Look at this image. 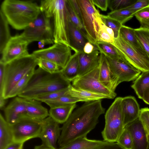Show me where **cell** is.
I'll list each match as a JSON object with an SVG mask.
<instances>
[{
	"mask_svg": "<svg viewBox=\"0 0 149 149\" xmlns=\"http://www.w3.org/2000/svg\"><path fill=\"white\" fill-rule=\"evenodd\" d=\"M105 109L101 100L85 102L72 112L63 124L58 143L60 147L78 138L86 136L98 123L100 116Z\"/></svg>",
	"mask_w": 149,
	"mask_h": 149,
	"instance_id": "obj_1",
	"label": "cell"
},
{
	"mask_svg": "<svg viewBox=\"0 0 149 149\" xmlns=\"http://www.w3.org/2000/svg\"><path fill=\"white\" fill-rule=\"evenodd\" d=\"M71 82L64 77L61 71L51 74L39 67L35 69L27 84L18 96L34 99L52 92L68 88Z\"/></svg>",
	"mask_w": 149,
	"mask_h": 149,
	"instance_id": "obj_2",
	"label": "cell"
},
{
	"mask_svg": "<svg viewBox=\"0 0 149 149\" xmlns=\"http://www.w3.org/2000/svg\"><path fill=\"white\" fill-rule=\"evenodd\" d=\"M0 10L9 24L18 30H24L41 12L40 6L36 3L17 0H4Z\"/></svg>",
	"mask_w": 149,
	"mask_h": 149,
	"instance_id": "obj_3",
	"label": "cell"
},
{
	"mask_svg": "<svg viewBox=\"0 0 149 149\" xmlns=\"http://www.w3.org/2000/svg\"><path fill=\"white\" fill-rule=\"evenodd\" d=\"M66 3V0H42L40 6L41 11L47 17L54 19V43H62L70 47L69 18Z\"/></svg>",
	"mask_w": 149,
	"mask_h": 149,
	"instance_id": "obj_4",
	"label": "cell"
},
{
	"mask_svg": "<svg viewBox=\"0 0 149 149\" xmlns=\"http://www.w3.org/2000/svg\"><path fill=\"white\" fill-rule=\"evenodd\" d=\"M38 60L32 54L14 60L4 65L3 96L7 99L13 87L22 78L35 69Z\"/></svg>",
	"mask_w": 149,
	"mask_h": 149,
	"instance_id": "obj_5",
	"label": "cell"
},
{
	"mask_svg": "<svg viewBox=\"0 0 149 149\" xmlns=\"http://www.w3.org/2000/svg\"><path fill=\"white\" fill-rule=\"evenodd\" d=\"M122 99L121 97H116L106 113L105 127L102 132L105 141L117 142L124 130L121 106Z\"/></svg>",
	"mask_w": 149,
	"mask_h": 149,
	"instance_id": "obj_6",
	"label": "cell"
},
{
	"mask_svg": "<svg viewBox=\"0 0 149 149\" xmlns=\"http://www.w3.org/2000/svg\"><path fill=\"white\" fill-rule=\"evenodd\" d=\"M112 44L120 55L142 72L149 71V57L143 50L131 45L119 33Z\"/></svg>",
	"mask_w": 149,
	"mask_h": 149,
	"instance_id": "obj_7",
	"label": "cell"
},
{
	"mask_svg": "<svg viewBox=\"0 0 149 149\" xmlns=\"http://www.w3.org/2000/svg\"><path fill=\"white\" fill-rule=\"evenodd\" d=\"M50 19L41 11L37 18L26 28L21 34L30 43L44 41L45 44L54 43L53 30Z\"/></svg>",
	"mask_w": 149,
	"mask_h": 149,
	"instance_id": "obj_8",
	"label": "cell"
},
{
	"mask_svg": "<svg viewBox=\"0 0 149 149\" xmlns=\"http://www.w3.org/2000/svg\"><path fill=\"white\" fill-rule=\"evenodd\" d=\"M42 121L32 118L26 113L21 115L11 125L14 142L24 143L31 139L39 138L42 130Z\"/></svg>",
	"mask_w": 149,
	"mask_h": 149,
	"instance_id": "obj_9",
	"label": "cell"
},
{
	"mask_svg": "<svg viewBox=\"0 0 149 149\" xmlns=\"http://www.w3.org/2000/svg\"><path fill=\"white\" fill-rule=\"evenodd\" d=\"M71 50L69 46L64 44L55 42L50 47L34 51L32 54L37 59L55 63L62 70L72 57Z\"/></svg>",
	"mask_w": 149,
	"mask_h": 149,
	"instance_id": "obj_10",
	"label": "cell"
},
{
	"mask_svg": "<svg viewBox=\"0 0 149 149\" xmlns=\"http://www.w3.org/2000/svg\"><path fill=\"white\" fill-rule=\"evenodd\" d=\"M99 66L91 72L72 81L74 88L84 89L93 93L107 96L109 99H113L116 96L113 92L104 86L99 81Z\"/></svg>",
	"mask_w": 149,
	"mask_h": 149,
	"instance_id": "obj_11",
	"label": "cell"
},
{
	"mask_svg": "<svg viewBox=\"0 0 149 149\" xmlns=\"http://www.w3.org/2000/svg\"><path fill=\"white\" fill-rule=\"evenodd\" d=\"M79 7L82 22L87 39L94 45L97 42L95 14L97 9L92 0H76Z\"/></svg>",
	"mask_w": 149,
	"mask_h": 149,
	"instance_id": "obj_12",
	"label": "cell"
},
{
	"mask_svg": "<svg viewBox=\"0 0 149 149\" xmlns=\"http://www.w3.org/2000/svg\"><path fill=\"white\" fill-rule=\"evenodd\" d=\"M105 56L113 74L119 84L123 82L135 80L141 73L140 70L125 58H116Z\"/></svg>",
	"mask_w": 149,
	"mask_h": 149,
	"instance_id": "obj_13",
	"label": "cell"
},
{
	"mask_svg": "<svg viewBox=\"0 0 149 149\" xmlns=\"http://www.w3.org/2000/svg\"><path fill=\"white\" fill-rule=\"evenodd\" d=\"M29 43L21 34L11 37L1 54L0 62L6 64L29 55L28 46Z\"/></svg>",
	"mask_w": 149,
	"mask_h": 149,
	"instance_id": "obj_14",
	"label": "cell"
},
{
	"mask_svg": "<svg viewBox=\"0 0 149 149\" xmlns=\"http://www.w3.org/2000/svg\"><path fill=\"white\" fill-rule=\"evenodd\" d=\"M58 149H125L117 142L91 140L84 136Z\"/></svg>",
	"mask_w": 149,
	"mask_h": 149,
	"instance_id": "obj_15",
	"label": "cell"
},
{
	"mask_svg": "<svg viewBox=\"0 0 149 149\" xmlns=\"http://www.w3.org/2000/svg\"><path fill=\"white\" fill-rule=\"evenodd\" d=\"M59 124L49 116L42 120V130L39 137L42 144L56 148L61 131Z\"/></svg>",
	"mask_w": 149,
	"mask_h": 149,
	"instance_id": "obj_16",
	"label": "cell"
},
{
	"mask_svg": "<svg viewBox=\"0 0 149 149\" xmlns=\"http://www.w3.org/2000/svg\"><path fill=\"white\" fill-rule=\"evenodd\" d=\"M126 127L130 131L132 141V149H147L149 142L148 135L138 118Z\"/></svg>",
	"mask_w": 149,
	"mask_h": 149,
	"instance_id": "obj_17",
	"label": "cell"
},
{
	"mask_svg": "<svg viewBox=\"0 0 149 149\" xmlns=\"http://www.w3.org/2000/svg\"><path fill=\"white\" fill-rule=\"evenodd\" d=\"M121 106L123 123L125 127L139 118L140 109L136 98L132 96L122 97Z\"/></svg>",
	"mask_w": 149,
	"mask_h": 149,
	"instance_id": "obj_18",
	"label": "cell"
},
{
	"mask_svg": "<svg viewBox=\"0 0 149 149\" xmlns=\"http://www.w3.org/2000/svg\"><path fill=\"white\" fill-rule=\"evenodd\" d=\"M100 53L99 72V81L107 88L115 92L116 88L119 84L113 74L105 56L103 53Z\"/></svg>",
	"mask_w": 149,
	"mask_h": 149,
	"instance_id": "obj_19",
	"label": "cell"
},
{
	"mask_svg": "<svg viewBox=\"0 0 149 149\" xmlns=\"http://www.w3.org/2000/svg\"><path fill=\"white\" fill-rule=\"evenodd\" d=\"M79 53V71L78 77H81L99 66L100 52L95 50L89 54Z\"/></svg>",
	"mask_w": 149,
	"mask_h": 149,
	"instance_id": "obj_20",
	"label": "cell"
},
{
	"mask_svg": "<svg viewBox=\"0 0 149 149\" xmlns=\"http://www.w3.org/2000/svg\"><path fill=\"white\" fill-rule=\"evenodd\" d=\"M5 119L10 124L15 123L20 116L26 113L24 98L15 97L3 109Z\"/></svg>",
	"mask_w": 149,
	"mask_h": 149,
	"instance_id": "obj_21",
	"label": "cell"
},
{
	"mask_svg": "<svg viewBox=\"0 0 149 149\" xmlns=\"http://www.w3.org/2000/svg\"><path fill=\"white\" fill-rule=\"evenodd\" d=\"M100 15L98 10H97L95 14L96 43L112 44L115 39L114 32L112 29L104 24L101 19Z\"/></svg>",
	"mask_w": 149,
	"mask_h": 149,
	"instance_id": "obj_22",
	"label": "cell"
},
{
	"mask_svg": "<svg viewBox=\"0 0 149 149\" xmlns=\"http://www.w3.org/2000/svg\"><path fill=\"white\" fill-rule=\"evenodd\" d=\"M69 38L70 47L75 53L83 52L84 47L85 44L88 41L87 38L69 19Z\"/></svg>",
	"mask_w": 149,
	"mask_h": 149,
	"instance_id": "obj_23",
	"label": "cell"
},
{
	"mask_svg": "<svg viewBox=\"0 0 149 149\" xmlns=\"http://www.w3.org/2000/svg\"><path fill=\"white\" fill-rule=\"evenodd\" d=\"M24 99L26 114L30 117L42 120L49 116L48 110L41 104V102L35 99Z\"/></svg>",
	"mask_w": 149,
	"mask_h": 149,
	"instance_id": "obj_24",
	"label": "cell"
},
{
	"mask_svg": "<svg viewBox=\"0 0 149 149\" xmlns=\"http://www.w3.org/2000/svg\"><path fill=\"white\" fill-rule=\"evenodd\" d=\"M76 107V103H75L50 108L49 116L59 124H63L68 119Z\"/></svg>",
	"mask_w": 149,
	"mask_h": 149,
	"instance_id": "obj_25",
	"label": "cell"
},
{
	"mask_svg": "<svg viewBox=\"0 0 149 149\" xmlns=\"http://www.w3.org/2000/svg\"><path fill=\"white\" fill-rule=\"evenodd\" d=\"M69 94L73 97L79 99L81 102H85L109 99L104 95L75 88L72 84L69 88Z\"/></svg>",
	"mask_w": 149,
	"mask_h": 149,
	"instance_id": "obj_26",
	"label": "cell"
},
{
	"mask_svg": "<svg viewBox=\"0 0 149 149\" xmlns=\"http://www.w3.org/2000/svg\"><path fill=\"white\" fill-rule=\"evenodd\" d=\"M14 142L11 124L0 114V149H4Z\"/></svg>",
	"mask_w": 149,
	"mask_h": 149,
	"instance_id": "obj_27",
	"label": "cell"
},
{
	"mask_svg": "<svg viewBox=\"0 0 149 149\" xmlns=\"http://www.w3.org/2000/svg\"><path fill=\"white\" fill-rule=\"evenodd\" d=\"M79 71V53H75L61 72L64 77L71 82L78 77Z\"/></svg>",
	"mask_w": 149,
	"mask_h": 149,
	"instance_id": "obj_28",
	"label": "cell"
},
{
	"mask_svg": "<svg viewBox=\"0 0 149 149\" xmlns=\"http://www.w3.org/2000/svg\"><path fill=\"white\" fill-rule=\"evenodd\" d=\"M139 98L142 99L144 91L149 87V71L143 72L131 86Z\"/></svg>",
	"mask_w": 149,
	"mask_h": 149,
	"instance_id": "obj_29",
	"label": "cell"
},
{
	"mask_svg": "<svg viewBox=\"0 0 149 149\" xmlns=\"http://www.w3.org/2000/svg\"><path fill=\"white\" fill-rule=\"evenodd\" d=\"M9 23L2 12L0 11V53L3 50L11 38Z\"/></svg>",
	"mask_w": 149,
	"mask_h": 149,
	"instance_id": "obj_30",
	"label": "cell"
},
{
	"mask_svg": "<svg viewBox=\"0 0 149 149\" xmlns=\"http://www.w3.org/2000/svg\"><path fill=\"white\" fill-rule=\"evenodd\" d=\"M66 6L70 20L87 38L86 33L81 19L75 10L71 0H66Z\"/></svg>",
	"mask_w": 149,
	"mask_h": 149,
	"instance_id": "obj_31",
	"label": "cell"
},
{
	"mask_svg": "<svg viewBox=\"0 0 149 149\" xmlns=\"http://www.w3.org/2000/svg\"><path fill=\"white\" fill-rule=\"evenodd\" d=\"M119 34L133 47L143 50L137 39L134 29L122 25L120 29Z\"/></svg>",
	"mask_w": 149,
	"mask_h": 149,
	"instance_id": "obj_32",
	"label": "cell"
},
{
	"mask_svg": "<svg viewBox=\"0 0 149 149\" xmlns=\"http://www.w3.org/2000/svg\"><path fill=\"white\" fill-rule=\"evenodd\" d=\"M79 102H81L80 100L72 97L68 93L56 99L46 101L44 102L50 108H52L76 103Z\"/></svg>",
	"mask_w": 149,
	"mask_h": 149,
	"instance_id": "obj_33",
	"label": "cell"
},
{
	"mask_svg": "<svg viewBox=\"0 0 149 149\" xmlns=\"http://www.w3.org/2000/svg\"><path fill=\"white\" fill-rule=\"evenodd\" d=\"M134 31L141 46L149 57V29L140 27Z\"/></svg>",
	"mask_w": 149,
	"mask_h": 149,
	"instance_id": "obj_34",
	"label": "cell"
},
{
	"mask_svg": "<svg viewBox=\"0 0 149 149\" xmlns=\"http://www.w3.org/2000/svg\"><path fill=\"white\" fill-rule=\"evenodd\" d=\"M95 46L100 52L105 56L116 58H125L120 55L116 47L111 43H97Z\"/></svg>",
	"mask_w": 149,
	"mask_h": 149,
	"instance_id": "obj_35",
	"label": "cell"
},
{
	"mask_svg": "<svg viewBox=\"0 0 149 149\" xmlns=\"http://www.w3.org/2000/svg\"><path fill=\"white\" fill-rule=\"evenodd\" d=\"M107 15L118 21L122 25L134 16L132 12L127 8L111 11L108 13Z\"/></svg>",
	"mask_w": 149,
	"mask_h": 149,
	"instance_id": "obj_36",
	"label": "cell"
},
{
	"mask_svg": "<svg viewBox=\"0 0 149 149\" xmlns=\"http://www.w3.org/2000/svg\"><path fill=\"white\" fill-rule=\"evenodd\" d=\"M35 70L29 72L17 82L10 93L8 98L18 96L27 84Z\"/></svg>",
	"mask_w": 149,
	"mask_h": 149,
	"instance_id": "obj_37",
	"label": "cell"
},
{
	"mask_svg": "<svg viewBox=\"0 0 149 149\" xmlns=\"http://www.w3.org/2000/svg\"><path fill=\"white\" fill-rule=\"evenodd\" d=\"M100 16L106 25L112 30L114 32V38H116L119 35L120 30L122 25L108 15L101 14Z\"/></svg>",
	"mask_w": 149,
	"mask_h": 149,
	"instance_id": "obj_38",
	"label": "cell"
},
{
	"mask_svg": "<svg viewBox=\"0 0 149 149\" xmlns=\"http://www.w3.org/2000/svg\"><path fill=\"white\" fill-rule=\"evenodd\" d=\"M136 0H108V7L111 11L126 8L130 6Z\"/></svg>",
	"mask_w": 149,
	"mask_h": 149,
	"instance_id": "obj_39",
	"label": "cell"
},
{
	"mask_svg": "<svg viewBox=\"0 0 149 149\" xmlns=\"http://www.w3.org/2000/svg\"><path fill=\"white\" fill-rule=\"evenodd\" d=\"M134 16L139 22L140 28L149 29V6L137 11Z\"/></svg>",
	"mask_w": 149,
	"mask_h": 149,
	"instance_id": "obj_40",
	"label": "cell"
},
{
	"mask_svg": "<svg viewBox=\"0 0 149 149\" xmlns=\"http://www.w3.org/2000/svg\"><path fill=\"white\" fill-rule=\"evenodd\" d=\"M117 142L125 149H132V137L130 131L126 127H125Z\"/></svg>",
	"mask_w": 149,
	"mask_h": 149,
	"instance_id": "obj_41",
	"label": "cell"
},
{
	"mask_svg": "<svg viewBox=\"0 0 149 149\" xmlns=\"http://www.w3.org/2000/svg\"><path fill=\"white\" fill-rule=\"evenodd\" d=\"M38 60V65L43 70L51 74L61 71V69L55 63L43 59Z\"/></svg>",
	"mask_w": 149,
	"mask_h": 149,
	"instance_id": "obj_42",
	"label": "cell"
},
{
	"mask_svg": "<svg viewBox=\"0 0 149 149\" xmlns=\"http://www.w3.org/2000/svg\"><path fill=\"white\" fill-rule=\"evenodd\" d=\"M69 87L63 90L55 91L46 94L34 99L41 102H44L46 101L56 99L61 96L68 94Z\"/></svg>",
	"mask_w": 149,
	"mask_h": 149,
	"instance_id": "obj_43",
	"label": "cell"
},
{
	"mask_svg": "<svg viewBox=\"0 0 149 149\" xmlns=\"http://www.w3.org/2000/svg\"><path fill=\"white\" fill-rule=\"evenodd\" d=\"M139 118L147 134L149 140V108L145 107L141 109Z\"/></svg>",
	"mask_w": 149,
	"mask_h": 149,
	"instance_id": "obj_44",
	"label": "cell"
},
{
	"mask_svg": "<svg viewBox=\"0 0 149 149\" xmlns=\"http://www.w3.org/2000/svg\"><path fill=\"white\" fill-rule=\"evenodd\" d=\"M149 6V0H137L133 4L127 8L134 14Z\"/></svg>",
	"mask_w": 149,
	"mask_h": 149,
	"instance_id": "obj_45",
	"label": "cell"
},
{
	"mask_svg": "<svg viewBox=\"0 0 149 149\" xmlns=\"http://www.w3.org/2000/svg\"><path fill=\"white\" fill-rule=\"evenodd\" d=\"M94 5L103 11H106L108 7V0H92Z\"/></svg>",
	"mask_w": 149,
	"mask_h": 149,
	"instance_id": "obj_46",
	"label": "cell"
},
{
	"mask_svg": "<svg viewBox=\"0 0 149 149\" xmlns=\"http://www.w3.org/2000/svg\"><path fill=\"white\" fill-rule=\"evenodd\" d=\"M4 65L0 62V98H4L3 96V92L4 80Z\"/></svg>",
	"mask_w": 149,
	"mask_h": 149,
	"instance_id": "obj_47",
	"label": "cell"
},
{
	"mask_svg": "<svg viewBox=\"0 0 149 149\" xmlns=\"http://www.w3.org/2000/svg\"><path fill=\"white\" fill-rule=\"evenodd\" d=\"M95 50H98L96 47L88 41L85 44L84 47L83 52L86 54H89Z\"/></svg>",
	"mask_w": 149,
	"mask_h": 149,
	"instance_id": "obj_48",
	"label": "cell"
},
{
	"mask_svg": "<svg viewBox=\"0 0 149 149\" xmlns=\"http://www.w3.org/2000/svg\"><path fill=\"white\" fill-rule=\"evenodd\" d=\"M24 143L13 142L4 149H23Z\"/></svg>",
	"mask_w": 149,
	"mask_h": 149,
	"instance_id": "obj_49",
	"label": "cell"
},
{
	"mask_svg": "<svg viewBox=\"0 0 149 149\" xmlns=\"http://www.w3.org/2000/svg\"><path fill=\"white\" fill-rule=\"evenodd\" d=\"M142 99L146 103L149 105V87L144 91Z\"/></svg>",
	"mask_w": 149,
	"mask_h": 149,
	"instance_id": "obj_50",
	"label": "cell"
},
{
	"mask_svg": "<svg viewBox=\"0 0 149 149\" xmlns=\"http://www.w3.org/2000/svg\"><path fill=\"white\" fill-rule=\"evenodd\" d=\"M33 149H56V148L48 146L42 143L40 145L35 146Z\"/></svg>",
	"mask_w": 149,
	"mask_h": 149,
	"instance_id": "obj_51",
	"label": "cell"
},
{
	"mask_svg": "<svg viewBox=\"0 0 149 149\" xmlns=\"http://www.w3.org/2000/svg\"><path fill=\"white\" fill-rule=\"evenodd\" d=\"M45 44V42L43 40H41L38 41V47L41 49H42L44 47Z\"/></svg>",
	"mask_w": 149,
	"mask_h": 149,
	"instance_id": "obj_52",
	"label": "cell"
},
{
	"mask_svg": "<svg viewBox=\"0 0 149 149\" xmlns=\"http://www.w3.org/2000/svg\"><path fill=\"white\" fill-rule=\"evenodd\" d=\"M147 149H149V142L148 144V147Z\"/></svg>",
	"mask_w": 149,
	"mask_h": 149,
	"instance_id": "obj_53",
	"label": "cell"
}]
</instances>
